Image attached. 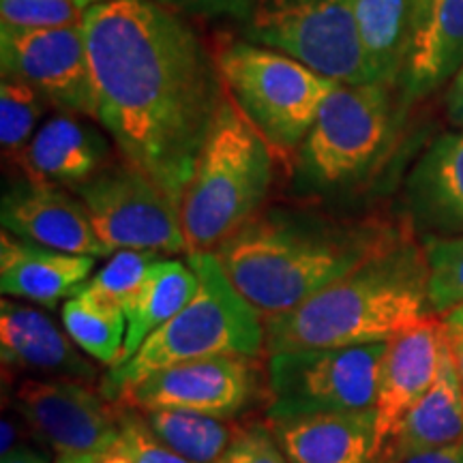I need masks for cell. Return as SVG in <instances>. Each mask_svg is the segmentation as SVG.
Returning <instances> with one entry per match:
<instances>
[{"mask_svg": "<svg viewBox=\"0 0 463 463\" xmlns=\"http://www.w3.org/2000/svg\"><path fill=\"white\" fill-rule=\"evenodd\" d=\"M95 120L181 202L225 89L215 54L159 0H106L84 17Z\"/></svg>", "mask_w": 463, "mask_h": 463, "instance_id": "1", "label": "cell"}, {"mask_svg": "<svg viewBox=\"0 0 463 463\" xmlns=\"http://www.w3.org/2000/svg\"><path fill=\"white\" fill-rule=\"evenodd\" d=\"M399 236L384 223L273 206L213 253L241 297L269 320L316 297Z\"/></svg>", "mask_w": 463, "mask_h": 463, "instance_id": "2", "label": "cell"}, {"mask_svg": "<svg viewBox=\"0 0 463 463\" xmlns=\"http://www.w3.org/2000/svg\"><path fill=\"white\" fill-rule=\"evenodd\" d=\"M422 247L399 236L288 314L264 320L269 354L391 341L430 314Z\"/></svg>", "mask_w": 463, "mask_h": 463, "instance_id": "3", "label": "cell"}, {"mask_svg": "<svg viewBox=\"0 0 463 463\" xmlns=\"http://www.w3.org/2000/svg\"><path fill=\"white\" fill-rule=\"evenodd\" d=\"M189 266L200 288L181 314L144 341L129 361L112 364L101 382V397L120 403L148 375L211 356L256 358L264 350L262 317L225 277L213 251L191 253Z\"/></svg>", "mask_w": 463, "mask_h": 463, "instance_id": "4", "label": "cell"}, {"mask_svg": "<svg viewBox=\"0 0 463 463\" xmlns=\"http://www.w3.org/2000/svg\"><path fill=\"white\" fill-rule=\"evenodd\" d=\"M275 157L225 95L178 202L189 256L217 251L262 211L273 184Z\"/></svg>", "mask_w": 463, "mask_h": 463, "instance_id": "5", "label": "cell"}, {"mask_svg": "<svg viewBox=\"0 0 463 463\" xmlns=\"http://www.w3.org/2000/svg\"><path fill=\"white\" fill-rule=\"evenodd\" d=\"M392 89L384 82L333 86L297 155V191L335 195L375 170L395 129Z\"/></svg>", "mask_w": 463, "mask_h": 463, "instance_id": "6", "label": "cell"}, {"mask_svg": "<svg viewBox=\"0 0 463 463\" xmlns=\"http://www.w3.org/2000/svg\"><path fill=\"white\" fill-rule=\"evenodd\" d=\"M225 95L277 157H297L328 92L337 84L297 58L251 42H228L215 54Z\"/></svg>", "mask_w": 463, "mask_h": 463, "instance_id": "7", "label": "cell"}, {"mask_svg": "<svg viewBox=\"0 0 463 463\" xmlns=\"http://www.w3.org/2000/svg\"><path fill=\"white\" fill-rule=\"evenodd\" d=\"M389 341L275 352L269 358L270 420L375 410Z\"/></svg>", "mask_w": 463, "mask_h": 463, "instance_id": "8", "label": "cell"}, {"mask_svg": "<svg viewBox=\"0 0 463 463\" xmlns=\"http://www.w3.org/2000/svg\"><path fill=\"white\" fill-rule=\"evenodd\" d=\"M247 37L335 82H375L350 0H256Z\"/></svg>", "mask_w": 463, "mask_h": 463, "instance_id": "9", "label": "cell"}, {"mask_svg": "<svg viewBox=\"0 0 463 463\" xmlns=\"http://www.w3.org/2000/svg\"><path fill=\"white\" fill-rule=\"evenodd\" d=\"M92 228L109 251L187 253L181 208L157 181L129 161L103 165L90 181L75 187Z\"/></svg>", "mask_w": 463, "mask_h": 463, "instance_id": "10", "label": "cell"}, {"mask_svg": "<svg viewBox=\"0 0 463 463\" xmlns=\"http://www.w3.org/2000/svg\"><path fill=\"white\" fill-rule=\"evenodd\" d=\"M3 78L20 80L62 114L95 118V86L84 26H0Z\"/></svg>", "mask_w": 463, "mask_h": 463, "instance_id": "11", "label": "cell"}, {"mask_svg": "<svg viewBox=\"0 0 463 463\" xmlns=\"http://www.w3.org/2000/svg\"><path fill=\"white\" fill-rule=\"evenodd\" d=\"M15 408L58 455L112 453L120 438L114 410L78 380H24L15 391Z\"/></svg>", "mask_w": 463, "mask_h": 463, "instance_id": "12", "label": "cell"}, {"mask_svg": "<svg viewBox=\"0 0 463 463\" xmlns=\"http://www.w3.org/2000/svg\"><path fill=\"white\" fill-rule=\"evenodd\" d=\"M256 395V372L249 358L211 356L148 375L120 403L137 410H184L228 420Z\"/></svg>", "mask_w": 463, "mask_h": 463, "instance_id": "13", "label": "cell"}, {"mask_svg": "<svg viewBox=\"0 0 463 463\" xmlns=\"http://www.w3.org/2000/svg\"><path fill=\"white\" fill-rule=\"evenodd\" d=\"M3 228L20 239L75 256L106 258L103 245L82 200L62 187L45 183H14L3 194Z\"/></svg>", "mask_w": 463, "mask_h": 463, "instance_id": "14", "label": "cell"}, {"mask_svg": "<svg viewBox=\"0 0 463 463\" xmlns=\"http://www.w3.org/2000/svg\"><path fill=\"white\" fill-rule=\"evenodd\" d=\"M442 350L444 328L436 314H427L420 322L389 341L375 402V430L382 457L410 408L431 389Z\"/></svg>", "mask_w": 463, "mask_h": 463, "instance_id": "15", "label": "cell"}, {"mask_svg": "<svg viewBox=\"0 0 463 463\" xmlns=\"http://www.w3.org/2000/svg\"><path fill=\"white\" fill-rule=\"evenodd\" d=\"M289 463H382L375 410L270 420Z\"/></svg>", "mask_w": 463, "mask_h": 463, "instance_id": "16", "label": "cell"}, {"mask_svg": "<svg viewBox=\"0 0 463 463\" xmlns=\"http://www.w3.org/2000/svg\"><path fill=\"white\" fill-rule=\"evenodd\" d=\"M71 341L34 307L7 298L0 303V352L7 367L90 384L97 378L95 364Z\"/></svg>", "mask_w": 463, "mask_h": 463, "instance_id": "17", "label": "cell"}, {"mask_svg": "<svg viewBox=\"0 0 463 463\" xmlns=\"http://www.w3.org/2000/svg\"><path fill=\"white\" fill-rule=\"evenodd\" d=\"M405 200L425 236L463 234V131L430 144L410 172Z\"/></svg>", "mask_w": 463, "mask_h": 463, "instance_id": "18", "label": "cell"}, {"mask_svg": "<svg viewBox=\"0 0 463 463\" xmlns=\"http://www.w3.org/2000/svg\"><path fill=\"white\" fill-rule=\"evenodd\" d=\"M95 260L42 247L5 230L0 236V288L7 297L56 307L80 292Z\"/></svg>", "mask_w": 463, "mask_h": 463, "instance_id": "19", "label": "cell"}, {"mask_svg": "<svg viewBox=\"0 0 463 463\" xmlns=\"http://www.w3.org/2000/svg\"><path fill=\"white\" fill-rule=\"evenodd\" d=\"M108 140L73 114H58L42 125L20 161L24 178L56 187H80L108 165Z\"/></svg>", "mask_w": 463, "mask_h": 463, "instance_id": "20", "label": "cell"}, {"mask_svg": "<svg viewBox=\"0 0 463 463\" xmlns=\"http://www.w3.org/2000/svg\"><path fill=\"white\" fill-rule=\"evenodd\" d=\"M463 67V0H422L402 75L405 99H419Z\"/></svg>", "mask_w": 463, "mask_h": 463, "instance_id": "21", "label": "cell"}, {"mask_svg": "<svg viewBox=\"0 0 463 463\" xmlns=\"http://www.w3.org/2000/svg\"><path fill=\"white\" fill-rule=\"evenodd\" d=\"M463 442V386L444 339L439 369L431 389L416 402L391 438L382 461L403 463L410 457Z\"/></svg>", "mask_w": 463, "mask_h": 463, "instance_id": "22", "label": "cell"}, {"mask_svg": "<svg viewBox=\"0 0 463 463\" xmlns=\"http://www.w3.org/2000/svg\"><path fill=\"white\" fill-rule=\"evenodd\" d=\"M375 82L397 86L412 45L422 0H350Z\"/></svg>", "mask_w": 463, "mask_h": 463, "instance_id": "23", "label": "cell"}, {"mask_svg": "<svg viewBox=\"0 0 463 463\" xmlns=\"http://www.w3.org/2000/svg\"><path fill=\"white\" fill-rule=\"evenodd\" d=\"M198 288L200 279L189 264L161 258L150 264L140 289L125 309L127 337L118 363L129 361L150 335L181 314Z\"/></svg>", "mask_w": 463, "mask_h": 463, "instance_id": "24", "label": "cell"}, {"mask_svg": "<svg viewBox=\"0 0 463 463\" xmlns=\"http://www.w3.org/2000/svg\"><path fill=\"white\" fill-rule=\"evenodd\" d=\"M62 324L80 350L103 364H116L123 354L127 316L123 307L84 286L62 307Z\"/></svg>", "mask_w": 463, "mask_h": 463, "instance_id": "25", "label": "cell"}, {"mask_svg": "<svg viewBox=\"0 0 463 463\" xmlns=\"http://www.w3.org/2000/svg\"><path fill=\"white\" fill-rule=\"evenodd\" d=\"M148 430L191 463H222L236 433L223 419L184 410H140Z\"/></svg>", "mask_w": 463, "mask_h": 463, "instance_id": "26", "label": "cell"}, {"mask_svg": "<svg viewBox=\"0 0 463 463\" xmlns=\"http://www.w3.org/2000/svg\"><path fill=\"white\" fill-rule=\"evenodd\" d=\"M48 103L37 90L20 80L3 78L0 84V146L9 164L20 165L34 129Z\"/></svg>", "mask_w": 463, "mask_h": 463, "instance_id": "27", "label": "cell"}, {"mask_svg": "<svg viewBox=\"0 0 463 463\" xmlns=\"http://www.w3.org/2000/svg\"><path fill=\"white\" fill-rule=\"evenodd\" d=\"M427 270L430 314L444 316L463 303V234L425 236L422 242Z\"/></svg>", "mask_w": 463, "mask_h": 463, "instance_id": "28", "label": "cell"}, {"mask_svg": "<svg viewBox=\"0 0 463 463\" xmlns=\"http://www.w3.org/2000/svg\"><path fill=\"white\" fill-rule=\"evenodd\" d=\"M101 3L106 0H0V20L15 28L75 26Z\"/></svg>", "mask_w": 463, "mask_h": 463, "instance_id": "29", "label": "cell"}, {"mask_svg": "<svg viewBox=\"0 0 463 463\" xmlns=\"http://www.w3.org/2000/svg\"><path fill=\"white\" fill-rule=\"evenodd\" d=\"M159 258V253L155 251H136V249L116 251L112 260L95 275V279L84 283V288L127 309L140 289L150 264L157 262Z\"/></svg>", "mask_w": 463, "mask_h": 463, "instance_id": "30", "label": "cell"}, {"mask_svg": "<svg viewBox=\"0 0 463 463\" xmlns=\"http://www.w3.org/2000/svg\"><path fill=\"white\" fill-rule=\"evenodd\" d=\"M120 438L114 453L123 455L129 463H191L184 457L167 449L161 439L148 430L146 420L137 408L123 403L116 410Z\"/></svg>", "mask_w": 463, "mask_h": 463, "instance_id": "31", "label": "cell"}, {"mask_svg": "<svg viewBox=\"0 0 463 463\" xmlns=\"http://www.w3.org/2000/svg\"><path fill=\"white\" fill-rule=\"evenodd\" d=\"M222 463H289L277 444L273 431L249 427L236 433Z\"/></svg>", "mask_w": 463, "mask_h": 463, "instance_id": "32", "label": "cell"}, {"mask_svg": "<svg viewBox=\"0 0 463 463\" xmlns=\"http://www.w3.org/2000/svg\"><path fill=\"white\" fill-rule=\"evenodd\" d=\"M161 5L170 7L178 14L189 15H204V17H239L249 20L256 0H159Z\"/></svg>", "mask_w": 463, "mask_h": 463, "instance_id": "33", "label": "cell"}, {"mask_svg": "<svg viewBox=\"0 0 463 463\" xmlns=\"http://www.w3.org/2000/svg\"><path fill=\"white\" fill-rule=\"evenodd\" d=\"M442 328H444V339L453 356L455 369L459 373L461 386H463V303L453 307L442 316Z\"/></svg>", "mask_w": 463, "mask_h": 463, "instance_id": "34", "label": "cell"}, {"mask_svg": "<svg viewBox=\"0 0 463 463\" xmlns=\"http://www.w3.org/2000/svg\"><path fill=\"white\" fill-rule=\"evenodd\" d=\"M403 463H463V442L449 449L431 450V453L414 455Z\"/></svg>", "mask_w": 463, "mask_h": 463, "instance_id": "35", "label": "cell"}, {"mask_svg": "<svg viewBox=\"0 0 463 463\" xmlns=\"http://www.w3.org/2000/svg\"><path fill=\"white\" fill-rule=\"evenodd\" d=\"M449 116L457 127H463V67L453 78L449 90Z\"/></svg>", "mask_w": 463, "mask_h": 463, "instance_id": "36", "label": "cell"}, {"mask_svg": "<svg viewBox=\"0 0 463 463\" xmlns=\"http://www.w3.org/2000/svg\"><path fill=\"white\" fill-rule=\"evenodd\" d=\"M56 463H129L118 453H101V455H58Z\"/></svg>", "mask_w": 463, "mask_h": 463, "instance_id": "37", "label": "cell"}, {"mask_svg": "<svg viewBox=\"0 0 463 463\" xmlns=\"http://www.w3.org/2000/svg\"><path fill=\"white\" fill-rule=\"evenodd\" d=\"M3 463H45V459L37 453V450L28 447H17L15 450H11L9 455L3 457Z\"/></svg>", "mask_w": 463, "mask_h": 463, "instance_id": "38", "label": "cell"}, {"mask_svg": "<svg viewBox=\"0 0 463 463\" xmlns=\"http://www.w3.org/2000/svg\"><path fill=\"white\" fill-rule=\"evenodd\" d=\"M15 433H17L15 422L9 420V419H5V420H3V457L9 455L11 450L17 449V444H15Z\"/></svg>", "mask_w": 463, "mask_h": 463, "instance_id": "39", "label": "cell"}]
</instances>
